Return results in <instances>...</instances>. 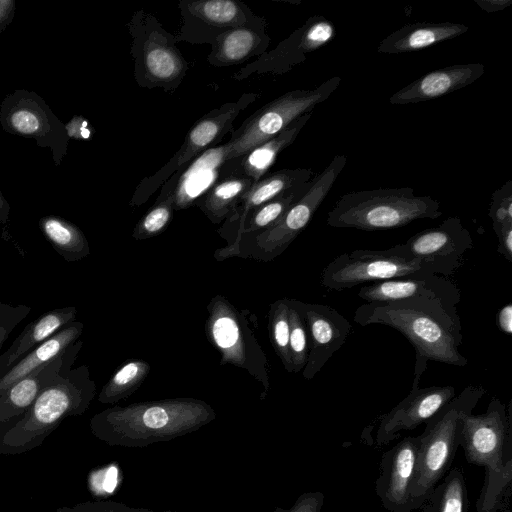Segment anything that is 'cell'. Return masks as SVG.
<instances>
[{
  "mask_svg": "<svg viewBox=\"0 0 512 512\" xmlns=\"http://www.w3.org/2000/svg\"><path fill=\"white\" fill-rule=\"evenodd\" d=\"M56 512H156L146 508H135L111 500L88 501L72 507H59Z\"/></svg>",
  "mask_w": 512,
  "mask_h": 512,
  "instance_id": "cell-38",
  "label": "cell"
},
{
  "mask_svg": "<svg viewBox=\"0 0 512 512\" xmlns=\"http://www.w3.org/2000/svg\"><path fill=\"white\" fill-rule=\"evenodd\" d=\"M488 216L492 224L512 221V181H507L493 192Z\"/></svg>",
  "mask_w": 512,
  "mask_h": 512,
  "instance_id": "cell-37",
  "label": "cell"
},
{
  "mask_svg": "<svg viewBox=\"0 0 512 512\" xmlns=\"http://www.w3.org/2000/svg\"><path fill=\"white\" fill-rule=\"evenodd\" d=\"M82 344L77 341L59 357L38 367L0 396V440L23 418L42 389L51 384L71 360L77 358Z\"/></svg>",
  "mask_w": 512,
  "mask_h": 512,
  "instance_id": "cell-18",
  "label": "cell"
},
{
  "mask_svg": "<svg viewBox=\"0 0 512 512\" xmlns=\"http://www.w3.org/2000/svg\"><path fill=\"white\" fill-rule=\"evenodd\" d=\"M404 245L413 257L462 264L464 254L473 247V238L461 219L451 216L436 227L414 234Z\"/></svg>",
  "mask_w": 512,
  "mask_h": 512,
  "instance_id": "cell-22",
  "label": "cell"
},
{
  "mask_svg": "<svg viewBox=\"0 0 512 512\" xmlns=\"http://www.w3.org/2000/svg\"><path fill=\"white\" fill-rule=\"evenodd\" d=\"M70 125L72 126V128H68L70 131V135L80 137L83 139L90 138L91 131L89 130V128H87V121L81 119L71 122Z\"/></svg>",
  "mask_w": 512,
  "mask_h": 512,
  "instance_id": "cell-45",
  "label": "cell"
},
{
  "mask_svg": "<svg viewBox=\"0 0 512 512\" xmlns=\"http://www.w3.org/2000/svg\"><path fill=\"white\" fill-rule=\"evenodd\" d=\"M492 227L498 239L497 252L512 262V221L492 224Z\"/></svg>",
  "mask_w": 512,
  "mask_h": 512,
  "instance_id": "cell-42",
  "label": "cell"
},
{
  "mask_svg": "<svg viewBox=\"0 0 512 512\" xmlns=\"http://www.w3.org/2000/svg\"><path fill=\"white\" fill-rule=\"evenodd\" d=\"M461 263L413 257L404 243L385 250L357 249L344 252L329 262L321 272L322 287L342 291L377 281L442 275L449 277Z\"/></svg>",
  "mask_w": 512,
  "mask_h": 512,
  "instance_id": "cell-7",
  "label": "cell"
},
{
  "mask_svg": "<svg viewBox=\"0 0 512 512\" xmlns=\"http://www.w3.org/2000/svg\"><path fill=\"white\" fill-rule=\"evenodd\" d=\"M475 3L484 11L493 13L508 8L511 0H474Z\"/></svg>",
  "mask_w": 512,
  "mask_h": 512,
  "instance_id": "cell-44",
  "label": "cell"
},
{
  "mask_svg": "<svg viewBox=\"0 0 512 512\" xmlns=\"http://www.w3.org/2000/svg\"><path fill=\"white\" fill-rule=\"evenodd\" d=\"M311 116L312 111L300 116L275 137L241 156L225 161L221 168V179L239 176L258 181L269 173L278 155L294 142Z\"/></svg>",
  "mask_w": 512,
  "mask_h": 512,
  "instance_id": "cell-23",
  "label": "cell"
},
{
  "mask_svg": "<svg viewBox=\"0 0 512 512\" xmlns=\"http://www.w3.org/2000/svg\"><path fill=\"white\" fill-rule=\"evenodd\" d=\"M254 182L245 177L230 176L216 182L194 203L214 224H220L233 211Z\"/></svg>",
  "mask_w": 512,
  "mask_h": 512,
  "instance_id": "cell-29",
  "label": "cell"
},
{
  "mask_svg": "<svg viewBox=\"0 0 512 512\" xmlns=\"http://www.w3.org/2000/svg\"><path fill=\"white\" fill-rule=\"evenodd\" d=\"M309 182L294 186L252 211L243 224L241 237L268 229L306 192Z\"/></svg>",
  "mask_w": 512,
  "mask_h": 512,
  "instance_id": "cell-34",
  "label": "cell"
},
{
  "mask_svg": "<svg viewBox=\"0 0 512 512\" xmlns=\"http://www.w3.org/2000/svg\"><path fill=\"white\" fill-rule=\"evenodd\" d=\"M83 328L82 322L73 321L27 353L0 377V396L14 383L63 354L78 341Z\"/></svg>",
  "mask_w": 512,
  "mask_h": 512,
  "instance_id": "cell-27",
  "label": "cell"
},
{
  "mask_svg": "<svg viewBox=\"0 0 512 512\" xmlns=\"http://www.w3.org/2000/svg\"><path fill=\"white\" fill-rule=\"evenodd\" d=\"M77 309L65 307L53 309L28 325L13 342L10 349L0 357V373L15 365L32 349L75 321Z\"/></svg>",
  "mask_w": 512,
  "mask_h": 512,
  "instance_id": "cell-28",
  "label": "cell"
},
{
  "mask_svg": "<svg viewBox=\"0 0 512 512\" xmlns=\"http://www.w3.org/2000/svg\"><path fill=\"white\" fill-rule=\"evenodd\" d=\"M151 371L149 362L133 358L125 361L110 377L98 394L101 404H116L140 388Z\"/></svg>",
  "mask_w": 512,
  "mask_h": 512,
  "instance_id": "cell-31",
  "label": "cell"
},
{
  "mask_svg": "<svg viewBox=\"0 0 512 512\" xmlns=\"http://www.w3.org/2000/svg\"><path fill=\"white\" fill-rule=\"evenodd\" d=\"M358 296L367 303L426 298L457 306L461 293L449 277L433 274L369 283L359 289Z\"/></svg>",
  "mask_w": 512,
  "mask_h": 512,
  "instance_id": "cell-20",
  "label": "cell"
},
{
  "mask_svg": "<svg viewBox=\"0 0 512 512\" xmlns=\"http://www.w3.org/2000/svg\"><path fill=\"white\" fill-rule=\"evenodd\" d=\"M456 396L451 385L420 388L412 383L409 394L395 407L378 417L376 443L385 445L403 431H411L425 423Z\"/></svg>",
  "mask_w": 512,
  "mask_h": 512,
  "instance_id": "cell-17",
  "label": "cell"
},
{
  "mask_svg": "<svg viewBox=\"0 0 512 512\" xmlns=\"http://www.w3.org/2000/svg\"><path fill=\"white\" fill-rule=\"evenodd\" d=\"M497 324L499 329L507 334H512V304H505L499 311L497 316Z\"/></svg>",
  "mask_w": 512,
  "mask_h": 512,
  "instance_id": "cell-43",
  "label": "cell"
},
{
  "mask_svg": "<svg viewBox=\"0 0 512 512\" xmlns=\"http://www.w3.org/2000/svg\"><path fill=\"white\" fill-rule=\"evenodd\" d=\"M289 352L292 363V373L303 371L309 353L308 332L305 320L295 304V299L289 298Z\"/></svg>",
  "mask_w": 512,
  "mask_h": 512,
  "instance_id": "cell-36",
  "label": "cell"
},
{
  "mask_svg": "<svg viewBox=\"0 0 512 512\" xmlns=\"http://www.w3.org/2000/svg\"><path fill=\"white\" fill-rule=\"evenodd\" d=\"M181 171L174 173L161 186L154 204L135 225L132 237L145 240L155 237L166 230L173 218L175 188Z\"/></svg>",
  "mask_w": 512,
  "mask_h": 512,
  "instance_id": "cell-30",
  "label": "cell"
},
{
  "mask_svg": "<svg viewBox=\"0 0 512 512\" xmlns=\"http://www.w3.org/2000/svg\"><path fill=\"white\" fill-rule=\"evenodd\" d=\"M227 144L210 148L195 158L181 171L174 197V210L186 209L203 195L201 183L208 190L221 180V168L225 162Z\"/></svg>",
  "mask_w": 512,
  "mask_h": 512,
  "instance_id": "cell-26",
  "label": "cell"
},
{
  "mask_svg": "<svg viewBox=\"0 0 512 512\" xmlns=\"http://www.w3.org/2000/svg\"><path fill=\"white\" fill-rule=\"evenodd\" d=\"M485 393L483 386L468 385L425 422L424 431L418 436L416 470L410 488L414 510L423 507L450 469L460 446L462 418L472 413Z\"/></svg>",
  "mask_w": 512,
  "mask_h": 512,
  "instance_id": "cell-5",
  "label": "cell"
},
{
  "mask_svg": "<svg viewBox=\"0 0 512 512\" xmlns=\"http://www.w3.org/2000/svg\"><path fill=\"white\" fill-rule=\"evenodd\" d=\"M419 447L418 436H408L383 453L375 492L389 512L414 510L410 488L414 479Z\"/></svg>",
  "mask_w": 512,
  "mask_h": 512,
  "instance_id": "cell-16",
  "label": "cell"
},
{
  "mask_svg": "<svg viewBox=\"0 0 512 512\" xmlns=\"http://www.w3.org/2000/svg\"><path fill=\"white\" fill-rule=\"evenodd\" d=\"M268 330L272 347L284 369L292 373L289 352V298H281L269 305Z\"/></svg>",
  "mask_w": 512,
  "mask_h": 512,
  "instance_id": "cell-35",
  "label": "cell"
},
{
  "mask_svg": "<svg viewBox=\"0 0 512 512\" xmlns=\"http://www.w3.org/2000/svg\"><path fill=\"white\" fill-rule=\"evenodd\" d=\"M206 309L205 335L218 351L220 364L249 373L262 386L260 399L264 400L270 390L269 362L249 326V311L234 306L221 294L212 297Z\"/></svg>",
  "mask_w": 512,
  "mask_h": 512,
  "instance_id": "cell-10",
  "label": "cell"
},
{
  "mask_svg": "<svg viewBox=\"0 0 512 512\" xmlns=\"http://www.w3.org/2000/svg\"><path fill=\"white\" fill-rule=\"evenodd\" d=\"M335 33L333 22L321 15L311 16L274 49L243 66L233 78L240 81L255 73L285 74L304 62L307 54L329 43Z\"/></svg>",
  "mask_w": 512,
  "mask_h": 512,
  "instance_id": "cell-14",
  "label": "cell"
},
{
  "mask_svg": "<svg viewBox=\"0 0 512 512\" xmlns=\"http://www.w3.org/2000/svg\"><path fill=\"white\" fill-rule=\"evenodd\" d=\"M469 27L452 22H416L402 26L385 37L378 45L377 52L399 54L418 51L435 44L456 38Z\"/></svg>",
  "mask_w": 512,
  "mask_h": 512,
  "instance_id": "cell-25",
  "label": "cell"
},
{
  "mask_svg": "<svg viewBox=\"0 0 512 512\" xmlns=\"http://www.w3.org/2000/svg\"><path fill=\"white\" fill-rule=\"evenodd\" d=\"M71 360L60 375L42 389L27 413L0 440V455H16L40 446L71 416L84 414L96 394L89 368H72Z\"/></svg>",
  "mask_w": 512,
  "mask_h": 512,
  "instance_id": "cell-3",
  "label": "cell"
},
{
  "mask_svg": "<svg viewBox=\"0 0 512 512\" xmlns=\"http://www.w3.org/2000/svg\"><path fill=\"white\" fill-rule=\"evenodd\" d=\"M324 503L322 492H306L301 494L289 509L277 507L274 512H321Z\"/></svg>",
  "mask_w": 512,
  "mask_h": 512,
  "instance_id": "cell-40",
  "label": "cell"
},
{
  "mask_svg": "<svg viewBox=\"0 0 512 512\" xmlns=\"http://www.w3.org/2000/svg\"><path fill=\"white\" fill-rule=\"evenodd\" d=\"M511 402L506 408L499 398L492 397L484 413H469L462 418L460 446L466 460L484 467L487 475L479 512H490L512 479Z\"/></svg>",
  "mask_w": 512,
  "mask_h": 512,
  "instance_id": "cell-4",
  "label": "cell"
},
{
  "mask_svg": "<svg viewBox=\"0 0 512 512\" xmlns=\"http://www.w3.org/2000/svg\"><path fill=\"white\" fill-rule=\"evenodd\" d=\"M347 162L345 155H336L309 182L306 192L293 203L281 219L266 230L243 235L236 244L226 245L214 252L217 261L232 257L269 262L280 256L306 228L329 194Z\"/></svg>",
  "mask_w": 512,
  "mask_h": 512,
  "instance_id": "cell-8",
  "label": "cell"
},
{
  "mask_svg": "<svg viewBox=\"0 0 512 512\" xmlns=\"http://www.w3.org/2000/svg\"><path fill=\"white\" fill-rule=\"evenodd\" d=\"M163 512H181V511H171V510H168V511H163Z\"/></svg>",
  "mask_w": 512,
  "mask_h": 512,
  "instance_id": "cell-47",
  "label": "cell"
},
{
  "mask_svg": "<svg viewBox=\"0 0 512 512\" xmlns=\"http://www.w3.org/2000/svg\"><path fill=\"white\" fill-rule=\"evenodd\" d=\"M258 97L256 93H245L235 102L225 103L201 117L189 130L183 144L172 158L154 175L144 178L139 183L130 206L144 204L174 173L184 170L204 151L216 147L224 136L232 131L233 122L241 111Z\"/></svg>",
  "mask_w": 512,
  "mask_h": 512,
  "instance_id": "cell-12",
  "label": "cell"
},
{
  "mask_svg": "<svg viewBox=\"0 0 512 512\" xmlns=\"http://www.w3.org/2000/svg\"><path fill=\"white\" fill-rule=\"evenodd\" d=\"M12 1H0V21L7 17L12 8Z\"/></svg>",
  "mask_w": 512,
  "mask_h": 512,
  "instance_id": "cell-46",
  "label": "cell"
},
{
  "mask_svg": "<svg viewBox=\"0 0 512 512\" xmlns=\"http://www.w3.org/2000/svg\"><path fill=\"white\" fill-rule=\"evenodd\" d=\"M182 25L175 35L178 42L212 45L222 33L265 20L237 0H181Z\"/></svg>",
  "mask_w": 512,
  "mask_h": 512,
  "instance_id": "cell-13",
  "label": "cell"
},
{
  "mask_svg": "<svg viewBox=\"0 0 512 512\" xmlns=\"http://www.w3.org/2000/svg\"><path fill=\"white\" fill-rule=\"evenodd\" d=\"M10 122L17 132L27 135L36 133L41 127L38 115L27 109L15 111Z\"/></svg>",
  "mask_w": 512,
  "mask_h": 512,
  "instance_id": "cell-41",
  "label": "cell"
},
{
  "mask_svg": "<svg viewBox=\"0 0 512 512\" xmlns=\"http://www.w3.org/2000/svg\"><path fill=\"white\" fill-rule=\"evenodd\" d=\"M484 73L482 63L454 64L431 71L390 96L394 105L416 104L464 88Z\"/></svg>",
  "mask_w": 512,
  "mask_h": 512,
  "instance_id": "cell-21",
  "label": "cell"
},
{
  "mask_svg": "<svg viewBox=\"0 0 512 512\" xmlns=\"http://www.w3.org/2000/svg\"><path fill=\"white\" fill-rule=\"evenodd\" d=\"M307 327L309 353L302 371L306 380H312L328 360L346 342L352 325L337 309L318 303L295 299Z\"/></svg>",
  "mask_w": 512,
  "mask_h": 512,
  "instance_id": "cell-15",
  "label": "cell"
},
{
  "mask_svg": "<svg viewBox=\"0 0 512 512\" xmlns=\"http://www.w3.org/2000/svg\"><path fill=\"white\" fill-rule=\"evenodd\" d=\"M340 82L341 78L334 76L314 89L286 92L256 110L232 131L226 143L225 161L241 156L281 133L294 120L328 99Z\"/></svg>",
  "mask_w": 512,
  "mask_h": 512,
  "instance_id": "cell-11",
  "label": "cell"
},
{
  "mask_svg": "<svg viewBox=\"0 0 512 512\" xmlns=\"http://www.w3.org/2000/svg\"><path fill=\"white\" fill-rule=\"evenodd\" d=\"M42 230L57 253L66 261H78L90 253L88 241L76 226L58 218L41 221Z\"/></svg>",
  "mask_w": 512,
  "mask_h": 512,
  "instance_id": "cell-33",
  "label": "cell"
},
{
  "mask_svg": "<svg viewBox=\"0 0 512 512\" xmlns=\"http://www.w3.org/2000/svg\"><path fill=\"white\" fill-rule=\"evenodd\" d=\"M441 215L440 202L430 196H417L410 187L382 188L341 195L327 215V225L376 231Z\"/></svg>",
  "mask_w": 512,
  "mask_h": 512,
  "instance_id": "cell-6",
  "label": "cell"
},
{
  "mask_svg": "<svg viewBox=\"0 0 512 512\" xmlns=\"http://www.w3.org/2000/svg\"><path fill=\"white\" fill-rule=\"evenodd\" d=\"M423 512H469L465 477L461 468L451 470L423 505Z\"/></svg>",
  "mask_w": 512,
  "mask_h": 512,
  "instance_id": "cell-32",
  "label": "cell"
},
{
  "mask_svg": "<svg viewBox=\"0 0 512 512\" xmlns=\"http://www.w3.org/2000/svg\"><path fill=\"white\" fill-rule=\"evenodd\" d=\"M266 20L233 28L219 35L211 45L207 60L215 67H226L244 63L250 58L260 57L268 51L270 37L265 28Z\"/></svg>",
  "mask_w": 512,
  "mask_h": 512,
  "instance_id": "cell-24",
  "label": "cell"
},
{
  "mask_svg": "<svg viewBox=\"0 0 512 512\" xmlns=\"http://www.w3.org/2000/svg\"><path fill=\"white\" fill-rule=\"evenodd\" d=\"M30 312L28 307H10L0 304V348L11 331Z\"/></svg>",
  "mask_w": 512,
  "mask_h": 512,
  "instance_id": "cell-39",
  "label": "cell"
},
{
  "mask_svg": "<svg viewBox=\"0 0 512 512\" xmlns=\"http://www.w3.org/2000/svg\"><path fill=\"white\" fill-rule=\"evenodd\" d=\"M313 175L311 168H284L267 173L241 197L218 230L219 235L227 245L236 244L241 238L245 219L252 211L284 191L310 181Z\"/></svg>",
  "mask_w": 512,
  "mask_h": 512,
  "instance_id": "cell-19",
  "label": "cell"
},
{
  "mask_svg": "<svg viewBox=\"0 0 512 512\" xmlns=\"http://www.w3.org/2000/svg\"><path fill=\"white\" fill-rule=\"evenodd\" d=\"M215 418L209 403L175 397L106 408L90 419L89 427L108 446L143 448L196 432Z\"/></svg>",
  "mask_w": 512,
  "mask_h": 512,
  "instance_id": "cell-2",
  "label": "cell"
},
{
  "mask_svg": "<svg viewBox=\"0 0 512 512\" xmlns=\"http://www.w3.org/2000/svg\"><path fill=\"white\" fill-rule=\"evenodd\" d=\"M127 26L132 37L133 76L137 84L174 93L189 70V63L176 46V36L143 9L133 13Z\"/></svg>",
  "mask_w": 512,
  "mask_h": 512,
  "instance_id": "cell-9",
  "label": "cell"
},
{
  "mask_svg": "<svg viewBox=\"0 0 512 512\" xmlns=\"http://www.w3.org/2000/svg\"><path fill=\"white\" fill-rule=\"evenodd\" d=\"M354 322L389 326L406 337L416 356L413 383H420L429 361L458 367L468 363L459 351L463 334L457 306L426 298L365 303L356 309Z\"/></svg>",
  "mask_w": 512,
  "mask_h": 512,
  "instance_id": "cell-1",
  "label": "cell"
}]
</instances>
